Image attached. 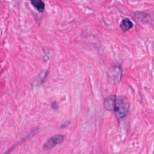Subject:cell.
Segmentation results:
<instances>
[{
  "instance_id": "6da1fadb",
  "label": "cell",
  "mask_w": 154,
  "mask_h": 154,
  "mask_svg": "<svg viewBox=\"0 0 154 154\" xmlns=\"http://www.w3.org/2000/svg\"><path fill=\"white\" fill-rule=\"evenodd\" d=\"M105 108L114 113L118 120L125 117L129 109V102L124 96H108L103 102Z\"/></svg>"
},
{
  "instance_id": "7a4b0ae2",
  "label": "cell",
  "mask_w": 154,
  "mask_h": 154,
  "mask_svg": "<svg viewBox=\"0 0 154 154\" xmlns=\"http://www.w3.org/2000/svg\"><path fill=\"white\" fill-rule=\"evenodd\" d=\"M122 69L119 66H112L109 68L107 73L108 80L112 84H118L122 78Z\"/></svg>"
},
{
  "instance_id": "3957f363",
  "label": "cell",
  "mask_w": 154,
  "mask_h": 154,
  "mask_svg": "<svg viewBox=\"0 0 154 154\" xmlns=\"http://www.w3.org/2000/svg\"><path fill=\"white\" fill-rule=\"evenodd\" d=\"M65 135L58 134L52 137L43 145L42 149L44 150H49L54 147L55 146L61 144L65 139Z\"/></svg>"
},
{
  "instance_id": "277c9868",
  "label": "cell",
  "mask_w": 154,
  "mask_h": 154,
  "mask_svg": "<svg viewBox=\"0 0 154 154\" xmlns=\"http://www.w3.org/2000/svg\"><path fill=\"white\" fill-rule=\"evenodd\" d=\"M133 25L134 24L128 18H126L122 20L120 24V26L123 32H126L128 30H129L131 28L133 27Z\"/></svg>"
},
{
  "instance_id": "5b68a950",
  "label": "cell",
  "mask_w": 154,
  "mask_h": 154,
  "mask_svg": "<svg viewBox=\"0 0 154 154\" xmlns=\"http://www.w3.org/2000/svg\"><path fill=\"white\" fill-rule=\"evenodd\" d=\"M32 5L40 13L45 10V4L42 0H31Z\"/></svg>"
},
{
  "instance_id": "8992f818",
  "label": "cell",
  "mask_w": 154,
  "mask_h": 154,
  "mask_svg": "<svg viewBox=\"0 0 154 154\" xmlns=\"http://www.w3.org/2000/svg\"><path fill=\"white\" fill-rule=\"evenodd\" d=\"M47 73H48L47 70H43L39 73L38 77L37 78V80H36V82H37V84L40 85V84H42L44 82L45 79L46 77Z\"/></svg>"
},
{
  "instance_id": "52a82bcc",
  "label": "cell",
  "mask_w": 154,
  "mask_h": 154,
  "mask_svg": "<svg viewBox=\"0 0 154 154\" xmlns=\"http://www.w3.org/2000/svg\"><path fill=\"white\" fill-rule=\"evenodd\" d=\"M51 106L54 109H57L58 108V104L56 101H54L51 103Z\"/></svg>"
},
{
  "instance_id": "ba28073f",
  "label": "cell",
  "mask_w": 154,
  "mask_h": 154,
  "mask_svg": "<svg viewBox=\"0 0 154 154\" xmlns=\"http://www.w3.org/2000/svg\"><path fill=\"white\" fill-rule=\"evenodd\" d=\"M70 123V121L66 122L65 123H64L63 124H62V125H61V126L60 128H66V127H67V126Z\"/></svg>"
}]
</instances>
